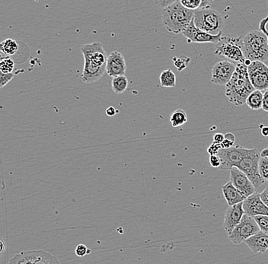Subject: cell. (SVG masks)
<instances>
[{"label": "cell", "mask_w": 268, "mask_h": 264, "mask_svg": "<svg viewBox=\"0 0 268 264\" xmlns=\"http://www.w3.org/2000/svg\"><path fill=\"white\" fill-rule=\"evenodd\" d=\"M81 51L85 60L82 81L86 84L98 81L106 72L108 58L102 44L96 42L83 44Z\"/></svg>", "instance_id": "cell-1"}, {"label": "cell", "mask_w": 268, "mask_h": 264, "mask_svg": "<svg viewBox=\"0 0 268 264\" xmlns=\"http://www.w3.org/2000/svg\"><path fill=\"white\" fill-rule=\"evenodd\" d=\"M254 90L249 78L248 66L244 62H238L231 80L226 84V96L228 102L238 107L242 106Z\"/></svg>", "instance_id": "cell-2"}, {"label": "cell", "mask_w": 268, "mask_h": 264, "mask_svg": "<svg viewBox=\"0 0 268 264\" xmlns=\"http://www.w3.org/2000/svg\"><path fill=\"white\" fill-rule=\"evenodd\" d=\"M194 10L184 6L180 1L174 2L163 8L162 12V24L168 32L182 33L192 22Z\"/></svg>", "instance_id": "cell-3"}, {"label": "cell", "mask_w": 268, "mask_h": 264, "mask_svg": "<svg viewBox=\"0 0 268 264\" xmlns=\"http://www.w3.org/2000/svg\"><path fill=\"white\" fill-rule=\"evenodd\" d=\"M242 48L246 60L266 62L268 60V40L260 30H250L242 39Z\"/></svg>", "instance_id": "cell-4"}, {"label": "cell", "mask_w": 268, "mask_h": 264, "mask_svg": "<svg viewBox=\"0 0 268 264\" xmlns=\"http://www.w3.org/2000/svg\"><path fill=\"white\" fill-rule=\"evenodd\" d=\"M194 21L198 28L211 34H217L222 32L224 20L220 13L216 10L210 8L194 10Z\"/></svg>", "instance_id": "cell-5"}, {"label": "cell", "mask_w": 268, "mask_h": 264, "mask_svg": "<svg viewBox=\"0 0 268 264\" xmlns=\"http://www.w3.org/2000/svg\"><path fill=\"white\" fill-rule=\"evenodd\" d=\"M241 37L222 38V40L217 44L214 54L224 56L233 62H244V51L242 48V40Z\"/></svg>", "instance_id": "cell-6"}, {"label": "cell", "mask_w": 268, "mask_h": 264, "mask_svg": "<svg viewBox=\"0 0 268 264\" xmlns=\"http://www.w3.org/2000/svg\"><path fill=\"white\" fill-rule=\"evenodd\" d=\"M260 158V153L256 148H248L246 156L236 166L247 175L256 188H260L265 182L259 172Z\"/></svg>", "instance_id": "cell-7"}, {"label": "cell", "mask_w": 268, "mask_h": 264, "mask_svg": "<svg viewBox=\"0 0 268 264\" xmlns=\"http://www.w3.org/2000/svg\"><path fill=\"white\" fill-rule=\"evenodd\" d=\"M260 231V228L254 217L244 214L241 222L236 226L231 234L228 236V239L234 244H240Z\"/></svg>", "instance_id": "cell-8"}, {"label": "cell", "mask_w": 268, "mask_h": 264, "mask_svg": "<svg viewBox=\"0 0 268 264\" xmlns=\"http://www.w3.org/2000/svg\"><path fill=\"white\" fill-rule=\"evenodd\" d=\"M11 264H58V258L44 250L22 252L8 261Z\"/></svg>", "instance_id": "cell-9"}, {"label": "cell", "mask_w": 268, "mask_h": 264, "mask_svg": "<svg viewBox=\"0 0 268 264\" xmlns=\"http://www.w3.org/2000/svg\"><path fill=\"white\" fill-rule=\"evenodd\" d=\"M248 72L250 82L256 90H268V66L264 62L252 61L248 66Z\"/></svg>", "instance_id": "cell-10"}, {"label": "cell", "mask_w": 268, "mask_h": 264, "mask_svg": "<svg viewBox=\"0 0 268 264\" xmlns=\"http://www.w3.org/2000/svg\"><path fill=\"white\" fill-rule=\"evenodd\" d=\"M248 148H243L240 146H232L230 148H221L218 152L221 160L220 170H230L233 167H236L242 161Z\"/></svg>", "instance_id": "cell-11"}, {"label": "cell", "mask_w": 268, "mask_h": 264, "mask_svg": "<svg viewBox=\"0 0 268 264\" xmlns=\"http://www.w3.org/2000/svg\"><path fill=\"white\" fill-rule=\"evenodd\" d=\"M222 32L217 34H211L204 30L198 28L194 24V18L188 27L182 32V34L192 43L218 44L222 40Z\"/></svg>", "instance_id": "cell-12"}, {"label": "cell", "mask_w": 268, "mask_h": 264, "mask_svg": "<svg viewBox=\"0 0 268 264\" xmlns=\"http://www.w3.org/2000/svg\"><path fill=\"white\" fill-rule=\"evenodd\" d=\"M236 68V65L230 61H220L212 67L211 82L217 86H226L231 80Z\"/></svg>", "instance_id": "cell-13"}, {"label": "cell", "mask_w": 268, "mask_h": 264, "mask_svg": "<svg viewBox=\"0 0 268 264\" xmlns=\"http://www.w3.org/2000/svg\"><path fill=\"white\" fill-rule=\"evenodd\" d=\"M230 178L233 185L238 190L241 191L246 198L256 192V188L252 182H250L247 175L238 168L233 167L230 169Z\"/></svg>", "instance_id": "cell-14"}, {"label": "cell", "mask_w": 268, "mask_h": 264, "mask_svg": "<svg viewBox=\"0 0 268 264\" xmlns=\"http://www.w3.org/2000/svg\"><path fill=\"white\" fill-rule=\"evenodd\" d=\"M244 214L246 212L243 208V202L228 206L226 210L224 223V228L228 236L231 234L236 226L241 222Z\"/></svg>", "instance_id": "cell-15"}, {"label": "cell", "mask_w": 268, "mask_h": 264, "mask_svg": "<svg viewBox=\"0 0 268 264\" xmlns=\"http://www.w3.org/2000/svg\"><path fill=\"white\" fill-rule=\"evenodd\" d=\"M243 208L246 214L253 217L258 215L268 216V206L260 199L259 192H254L248 196L243 202Z\"/></svg>", "instance_id": "cell-16"}, {"label": "cell", "mask_w": 268, "mask_h": 264, "mask_svg": "<svg viewBox=\"0 0 268 264\" xmlns=\"http://www.w3.org/2000/svg\"><path fill=\"white\" fill-rule=\"evenodd\" d=\"M126 64L123 55L118 51H113L108 58L106 72L110 77L124 76Z\"/></svg>", "instance_id": "cell-17"}, {"label": "cell", "mask_w": 268, "mask_h": 264, "mask_svg": "<svg viewBox=\"0 0 268 264\" xmlns=\"http://www.w3.org/2000/svg\"><path fill=\"white\" fill-rule=\"evenodd\" d=\"M248 248L254 254H263L268 250V234L260 231L244 240Z\"/></svg>", "instance_id": "cell-18"}, {"label": "cell", "mask_w": 268, "mask_h": 264, "mask_svg": "<svg viewBox=\"0 0 268 264\" xmlns=\"http://www.w3.org/2000/svg\"><path fill=\"white\" fill-rule=\"evenodd\" d=\"M222 191L224 198H225L228 206L234 205V204L244 202V200L247 198L241 191L238 190L233 185L231 182L225 184L222 186Z\"/></svg>", "instance_id": "cell-19"}, {"label": "cell", "mask_w": 268, "mask_h": 264, "mask_svg": "<svg viewBox=\"0 0 268 264\" xmlns=\"http://www.w3.org/2000/svg\"><path fill=\"white\" fill-rule=\"evenodd\" d=\"M264 93L260 90H254L246 99V104L253 110L262 109Z\"/></svg>", "instance_id": "cell-20"}, {"label": "cell", "mask_w": 268, "mask_h": 264, "mask_svg": "<svg viewBox=\"0 0 268 264\" xmlns=\"http://www.w3.org/2000/svg\"><path fill=\"white\" fill-rule=\"evenodd\" d=\"M160 84L163 88H174L176 86V76L170 68L163 70L160 76Z\"/></svg>", "instance_id": "cell-21"}, {"label": "cell", "mask_w": 268, "mask_h": 264, "mask_svg": "<svg viewBox=\"0 0 268 264\" xmlns=\"http://www.w3.org/2000/svg\"><path fill=\"white\" fill-rule=\"evenodd\" d=\"M128 86L129 82L125 75L114 77L112 80V90L115 94H119L124 92L128 90Z\"/></svg>", "instance_id": "cell-22"}, {"label": "cell", "mask_w": 268, "mask_h": 264, "mask_svg": "<svg viewBox=\"0 0 268 264\" xmlns=\"http://www.w3.org/2000/svg\"><path fill=\"white\" fill-rule=\"evenodd\" d=\"M0 50L6 56H12L18 50V44L14 39H6L0 44Z\"/></svg>", "instance_id": "cell-23"}, {"label": "cell", "mask_w": 268, "mask_h": 264, "mask_svg": "<svg viewBox=\"0 0 268 264\" xmlns=\"http://www.w3.org/2000/svg\"><path fill=\"white\" fill-rule=\"evenodd\" d=\"M188 121L187 114L182 109H177L170 116V122L173 128H179L186 124Z\"/></svg>", "instance_id": "cell-24"}, {"label": "cell", "mask_w": 268, "mask_h": 264, "mask_svg": "<svg viewBox=\"0 0 268 264\" xmlns=\"http://www.w3.org/2000/svg\"><path fill=\"white\" fill-rule=\"evenodd\" d=\"M14 68V61L10 56L2 58L0 61V72L4 74H11Z\"/></svg>", "instance_id": "cell-25"}, {"label": "cell", "mask_w": 268, "mask_h": 264, "mask_svg": "<svg viewBox=\"0 0 268 264\" xmlns=\"http://www.w3.org/2000/svg\"><path fill=\"white\" fill-rule=\"evenodd\" d=\"M174 66L178 71H182L187 68L190 62V58L186 56H174L172 59Z\"/></svg>", "instance_id": "cell-26"}, {"label": "cell", "mask_w": 268, "mask_h": 264, "mask_svg": "<svg viewBox=\"0 0 268 264\" xmlns=\"http://www.w3.org/2000/svg\"><path fill=\"white\" fill-rule=\"evenodd\" d=\"M259 172L265 182H268V158L260 157L259 162Z\"/></svg>", "instance_id": "cell-27"}, {"label": "cell", "mask_w": 268, "mask_h": 264, "mask_svg": "<svg viewBox=\"0 0 268 264\" xmlns=\"http://www.w3.org/2000/svg\"><path fill=\"white\" fill-rule=\"evenodd\" d=\"M254 218L257 224H258L260 231L268 234V216H256Z\"/></svg>", "instance_id": "cell-28"}, {"label": "cell", "mask_w": 268, "mask_h": 264, "mask_svg": "<svg viewBox=\"0 0 268 264\" xmlns=\"http://www.w3.org/2000/svg\"><path fill=\"white\" fill-rule=\"evenodd\" d=\"M180 4L190 10H196L200 8L202 0H179Z\"/></svg>", "instance_id": "cell-29"}, {"label": "cell", "mask_w": 268, "mask_h": 264, "mask_svg": "<svg viewBox=\"0 0 268 264\" xmlns=\"http://www.w3.org/2000/svg\"><path fill=\"white\" fill-rule=\"evenodd\" d=\"M13 78H14V74L12 72L11 74L0 72V87L4 88V86H6Z\"/></svg>", "instance_id": "cell-30"}, {"label": "cell", "mask_w": 268, "mask_h": 264, "mask_svg": "<svg viewBox=\"0 0 268 264\" xmlns=\"http://www.w3.org/2000/svg\"><path fill=\"white\" fill-rule=\"evenodd\" d=\"M75 252L77 256L82 258V256H85L86 255L90 254L92 252L90 249H88V248L86 245L78 244L76 248Z\"/></svg>", "instance_id": "cell-31"}, {"label": "cell", "mask_w": 268, "mask_h": 264, "mask_svg": "<svg viewBox=\"0 0 268 264\" xmlns=\"http://www.w3.org/2000/svg\"><path fill=\"white\" fill-rule=\"evenodd\" d=\"M152 1L158 8H164L179 0H152Z\"/></svg>", "instance_id": "cell-32"}, {"label": "cell", "mask_w": 268, "mask_h": 264, "mask_svg": "<svg viewBox=\"0 0 268 264\" xmlns=\"http://www.w3.org/2000/svg\"><path fill=\"white\" fill-rule=\"evenodd\" d=\"M210 164H211L212 168H219L221 164V160L220 156L218 154H212L209 157Z\"/></svg>", "instance_id": "cell-33"}, {"label": "cell", "mask_w": 268, "mask_h": 264, "mask_svg": "<svg viewBox=\"0 0 268 264\" xmlns=\"http://www.w3.org/2000/svg\"><path fill=\"white\" fill-rule=\"evenodd\" d=\"M221 148H222L221 144H216V142H212V144L208 147V154H209L210 156H212V154H217Z\"/></svg>", "instance_id": "cell-34"}, {"label": "cell", "mask_w": 268, "mask_h": 264, "mask_svg": "<svg viewBox=\"0 0 268 264\" xmlns=\"http://www.w3.org/2000/svg\"><path fill=\"white\" fill-rule=\"evenodd\" d=\"M268 14L266 18H263V20L260 21V24H259V30H262V32H263L266 35V37H268V29H266V24H268Z\"/></svg>", "instance_id": "cell-35"}, {"label": "cell", "mask_w": 268, "mask_h": 264, "mask_svg": "<svg viewBox=\"0 0 268 264\" xmlns=\"http://www.w3.org/2000/svg\"><path fill=\"white\" fill-rule=\"evenodd\" d=\"M262 109H263L264 112H268V90H266V92L264 93Z\"/></svg>", "instance_id": "cell-36"}, {"label": "cell", "mask_w": 268, "mask_h": 264, "mask_svg": "<svg viewBox=\"0 0 268 264\" xmlns=\"http://www.w3.org/2000/svg\"><path fill=\"white\" fill-rule=\"evenodd\" d=\"M234 142L232 141V140H228V138H224L222 144H221V147L222 148H230L231 147L234 146Z\"/></svg>", "instance_id": "cell-37"}, {"label": "cell", "mask_w": 268, "mask_h": 264, "mask_svg": "<svg viewBox=\"0 0 268 264\" xmlns=\"http://www.w3.org/2000/svg\"><path fill=\"white\" fill-rule=\"evenodd\" d=\"M260 199L268 206V188L264 190L260 194Z\"/></svg>", "instance_id": "cell-38"}, {"label": "cell", "mask_w": 268, "mask_h": 264, "mask_svg": "<svg viewBox=\"0 0 268 264\" xmlns=\"http://www.w3.org/2000/svg\"><path fill=\"white\" fill-rule=\"evenodd\" d=\"M225 138V135L222 134H216L214 136V142L216 144H221Z\"/></svg>", "instance_id": "cell-39"}, {"label": "cell", "mask_w": 268, "mask_h": 264, "mask_svg": "<svg viewBox=\"0 0 268 264\" xmlns=\"http://www.w3.org/2000/svg\"><path fill=\"white\" fill-rule=\"evenodd\" d=\"M106 114L108 116H114L116 115V114L118 113V110H116L113 106H110L106 110Z\"/></svg>", "instance_id": "cell-40"}, {"label": "cell", "mask_w": 268, "mask_h": 264, "mask_svg": "<svg viewBox=\"0 0 268 264\" xmlns=\"http://www.w3.org/2000/svg\"><path fill=\"white\" fill-rule=\"evenodd\" d=\"M212 2H214V0H202V4L200 8H210Z\"/></svg>", "instance_id": "cell-41"}, {"label": "cell", "mask_w": 268, "mask_h": 264, "mask_svg": "<svg viewBox=\"0 0 268 264\" xmlns=\"http://www.w3.org/2000/svg\"><path fill=\"white\" fill-rule=\"evenodd\" d=\"M225 138L232 140L233 142L236 141V136H234V134H231V132H228V134H225Z\"/></svg>", "instance_id": "cell-42"}, {"label": "cell", "mask_w": 268, "mask_h": 264, "mask_svg": "<svg viewBox=\"0 0 268 264\" xmlns=\"http://www.w3.org/2000/svg\"><path fill=\"white\" fill-rule=\"evenodd\" d=\"M262 134L263 136H268V126H263L262 128Z\"/></svg>", "instance_id": "cell-43"}, {"label": "cell", "mask_w": 268, "mask_h": 264, "mask_svg": "<svg viewBox=\"0 0 268 264\" xmlns=\"http://www.w3.org/2000/svg\"><path fill=\"white\" fill-rule=\"evenodd\" d=\"M260 154L262 158H268V148H264Z\"/></svg>", "instance_id": "cell-44"}, {"label": "cell", "mask_w": 268, "mask_h": 264, "mask_svg": "<svg viewBox=\"0 0 268 264\" xmlns=\"http://www.w3.org/2000/svg\"><path fill=\"white\" fill-rule=\"evenodd\" d=\"M4 248H5V243L2 238L0 239V254H2Z\"/></svg>", "instance_id": "cell-45"}, {"label": "cell", "mask_w": 268, "mask_h": 264, "mask_svg": "<svg viewBox=\"0 0 268 264\" xmlns=\"http://www.w3.org/2000/svg\"></svg>", "instance_id": "cell-46"}]
</instances>
